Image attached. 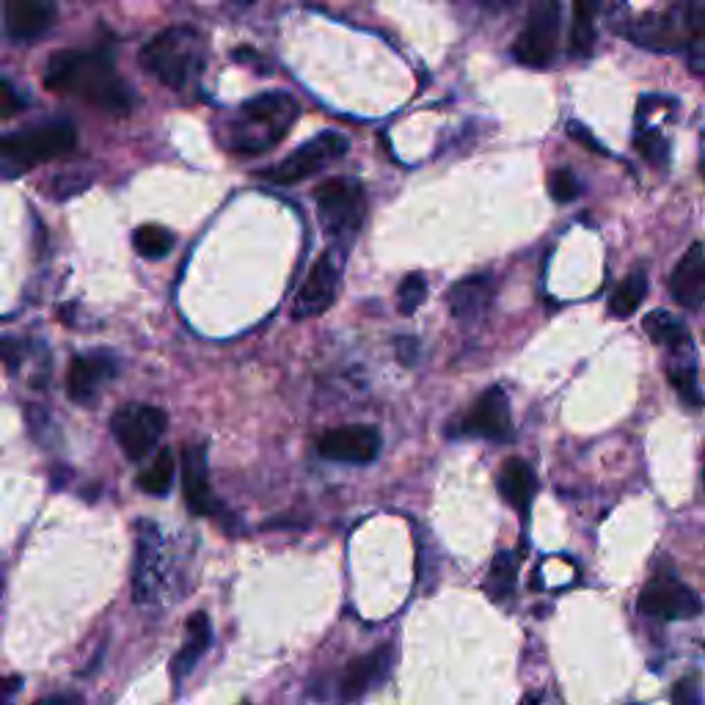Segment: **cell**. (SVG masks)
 <instances>
[{
    "mask_svg": "<svg viewBox=\"0 0 705 705\" xmlns=\"http://www.w3.org/2000/svg\"><path fill=\"white\" fill-rule=\"evenodd\" d=\"M42 83L58 94H80L91 105L102 108L105 113L122 116L130 111V94L127 86L113 69V61L108 53H56L51 64L45 67Z\"/></svg>",
    "mask_w": 705,
    "mask_h": 705,
    "instance_id": "cell-1",
    "label": "cell"
},
{
    "mask_svg": "<svg viewBox=\"0 0 705 705\" xmlns=\"http://www.w3.org/2000/svg\"><path fill=\"white\" fill-rule=\"evenodd\" d=\"M298 113H301V108L284 91H268V94L254 97L232 122L230 146L237 155H259V152L273 149L290 133Z\"/></svg>",
    "mask_w": 705,
    "mask_h": 705,
    "instance_id": "cell-2",
    "label": "cell"
},
{
    "mask_svg": "<svg viewBox=\"0 0 705 705\" xmlns=\"http://www.w3.org/2000/svg\"><path fill=\"white\" fill-rule=\"evenodd\" d=\"M141 64L168 89H188L204 69L202 34L197 29H188V25L163 31L155 40L146 42V47L141 51Z\"/></svg>",
    "mask_w": 705,
    "mask_h": 705,
    "instance_id": "cell-3",
    "label": "cell"
},
{
    "mask_svg": "<svg viewBox=\"0 0 705 705\" xmlns=\"http://www.w3.org/2000/svg\"><path fill=\"white\" fill-rule=\"evenodd\" d=\"M703 0H683V3H675V7L664 9V12L645 14V18L620 23L617 31L631 45L642 47V51L686 53L694 29H697L700 18H703Z\"/></svg>",
    "mask_w": 705,
    "mask_h": 705,
    "instance_id": "cell-4",
    "label": "cell"
},
{
    "mask_svg": "<svg viewBox=\"0 0 705 705\" xmlns=\"http://www.w3.org/2000/svg\"><path fill=\"white\" fill-rule=\"evenodd\" d=\"M75 146L72 124L58 122L25 133L0 135V180H14L31 171L36 163L56 160Z\"/></svg>",
    "mask_w": 705,
    "mask_h": 705,
    "instance_id": "cell-5",
    "label": "cell"
},
{
    "mask_svg": "<svg viewBox=\"0 0 705 705\" xmlns=\"http://www.w3.org/2000/svg\"><path fill=\"white\" fill-rule=\"evenodd\" d=\"M314 199H317V219L325 235L339 243L342 251H345L365 224V186L352 177H334L317 188Z\"/></svg>",
    "mask_w": 705,
    "mask_h": 705,
    "instance_id": "cell-6",
    "label": "cell"
},
{
    "mask_svg": "<svg viewBox=\"0 0 705 705\" xmlns=\"http://www.w3.org/2000/svg\"><path fill=\"white\" fill-rule=\"evenodd\" d=\"M166 544L155 521H135V560H133V598L146 606L160 598L166 584Z\"/></svg>",
    "mask_w": 705,
    "mask_h": 705,
    "instance_id": "cell-7",
    "label": "cell"
},
{
    "mask_svg": "<svg viewBox=\"0 0 705 705\" xmlns=\"http://www.w3.org/2000/svg\"><path fill=\"white\" fill-rule=\"evenodd\" d=\"M560 45V0H533L524 34L513 47L515 61L524 67H549Z\"/></svg>",
    "mask_w": 705,
    "mask_h": 705,
    "instance_id": "cell-8",
    "label": "cell"
},
{
    "mask_svg": "<svg viewBox=\"0 0 705 705\" xmlns=\"http://www.w3.org/2000/svg\"><path fill=\"white\" fill-rule=\"evenodd\" d=\"M166 427H168L166 411L155 409V405H144V403L124 405V409H119L111 419L113 438H116L122 452L127 455V460H133V463H138V460L149 458V455L155 452V447L160 444Z\"/></svg>",
    "mask_w": 705,
    "mask_h": 705,
    "instance_id": "cell-9",
    "label": "cell"
},
{
    "mask_svg": "<svg viewBox=\"0 0 705 705\" xmlns=\"http://www.w3.org/2000/svg\"><path fill=\"white\" fill-rule=\"evenodd\" d=\"M350 149V141L342 133H334V130H325V133L314 135L306 144L298 146L292 155H287L279 166L268 168L262 174L268 182H276V186H292V182H301L312 174L323 171L325 166H331L334 160L347 155Z\"/></svg>",
    "mask_w": 705,
    "mask_h": 705,
    "instance_id": "cell-10",
    "label": "cell"
},
{
    "mask_svg": "<svg viewBox=\"0 0 705 705\" xmlns=\"http://www.w3.org/2000/svg\"><path fill=\"white\" fill-rule=\"evenodd\" d=\"M637 606L653 620H692L703 612V598L672 573H656L639 593Z\"/></svg>",
    "mask_w": 705,
    "mask_h": 705,
    "instance_id": "cell-11",
    "label": "cell"
},
{
    "mask_svg": "<svg viewBox=\"0 0 705 705\" xmlns=\"http://www.w3.org/2000/svg\"><path fill=\"white\" fill-rule=\"evenodd\" d=\"M339 248H331V251L320 254L317 262L309 270L306 281L301 284L295 295V306H292V314L298 320L320 317V314L328 312L334 306L336 295H339V281H342V257Z\"/></svg>",
    "mask_w": 705,
    "mask_h": 705,
    "instance_id": "cell-12",
    "label": "cell"
},
{
    "mask_svg": "<svg viewBox=\"0 0 705 705\" xmlns=\"http://www.w3.org/2000/svg\"><path fill=\"white\" fill-rule=\"evenodd\" d=\"M458 436L485 438V441H499V444L513 441L515 427H513V416H510V400L502 387L485 389V392L474 400V405H471V411L466 414V419L460 422Z\"/></svg>",
    "mask_w": 705,
    "mask_h": 705,
    "instance_id": "cell-13",
    "label": "cell"
},
{
    "mask_svg": "<svg viewBox=\"0 0 705 705\" xmlns=\"http://www.w3.org/2000/svg\"><path fill=\"white\" fill-rule=\"evenodd\" d=\"M381 433L370 425H345L323 433L317 441V452L334 463L365 466L381 455Z\"/></svg>",
    "mask_w": 705,
    "mask_h": 705,
    "instance_id": "cell-14",
    "label": "cell"
},
{
    "mask_svg": "<svg viewBox=\"0 0 705 705\" xmlns=\"http://www.w3.org/2000/svg\"><path fill=\"white\" fill-rule=\"evenodd\" d=\"M623 14H626V0H573L571 56H593L595 40H598V20H609L615 29H620Z\"/></svg>",
    "mask_w": 705,
    "mask_h": 705,
    "instance_id": "cell-15",
    "label": "cell"
},
{
    "mask_svg": "<svg viewBox=\"0 0 705 705\" xmlns=\"http://www.w3.org/2000/svg\"><path fill=\"white\" fill-rule=\"evenodd\" d=\"M394 664V650L389 648H376L370 653L359 656V659H352L350 664L342 670L339 675V697L345 703H356L365 694H370L372 689L381 686L383 681L389 678Z\"/></svg>",
    "mask_w": 705,
    "mask_h": 705,
    "instance_id": "cell-16",
    "label": "cell"
},
{
    "mask_svg": "<svg viewBox=\"0 0 705 705\" xmlns=\"http://www.w3.org/2000/svg\"><path fill=\"white\" fill-rule=\"evenodd\" d=\"M58 9L53 0H7L3 29L14 42H34L56 25Z\"/></svg>",
    "mask_w": 705,
    "mask_h": 705,
    "instance_id": "cell-17",
    "label": "cell"
},
{
    "mask_svg": "<svg viewBox=\"0 0 705 705\" xmlns=\"http://www.w3.org/2000/svg\"><path fill=\"white\" fill-rule=\"evenodd\" d=\"M116 376V361H113L111 352H83V356H75L72 367H69L67 376V394L72 403L89 405L94 403L97 394H100L102 383L108 378Z\"/></svg>",
    "mask_w": 705,
    "mask_h": 705,
    "instance_id": "cell-18",
    "label": "cell"
},
{
    "mask_svg": "<svg viewBox=\"0 0 705 705\" xmlns=\"http://www.w3.org/2000/svg\"><path fill=\"white\" fill-rule=\"evenodd\" d=\"M496 279L493 273H471L466 279L455 281L447 292V306L455 320L460 323H471L480 320L488 312V306L496 298Z\"/></svg>",
    "mask_w": 705,
    "mask_h": 705,
    "instance_id": "cell-19",
    "label": "cell"
},
{
    "mask_svg": "<svg viewBox=\"0 0 705 705\" xmlns=\"http://www.w3.org/2000/svg\"><path fill=\"white\" fill-rule=\"evenodd\" d=\"M182 493H186L188 507L197 515H215L221 504L215 502L213 491H210V477H208V452L204 447H191L182 449Z\"/></svg>",
    "mask_w": 705,
    "mask_h": 705,
    "instance_id": "cell-20",
    "label": "cell"
},
{
    "mask_svg": "<svg viewBox=\"0 0 705 705\" xmlns=\"http://www.w3.org/2000/svg\"><path fill=\"white\" fill-rule=\"evenodd\" d=\"M670 292L683 309H700L705 301V246L694 243L686 248L670 273Z\"/></svg>",
    "mask_w": 705,
    "mask_h": 705,
    "instance_id": "cell-21",
    "label": "cell"
},
{
    "mask_svg": "<svg viewBox=\"0 0 705 705\" xmlns=\"http://www.w3.org/2000/svg\"><path fill=\"white\" fill-rule=\"evenodd\" d=\"M499 491L510 507L518 510L521 515H529V507L538 496V477H535L533 466L521 458L504 460L502 471H499Z\"/></svg>",
    "mask_w": 705,
    "mask_h": 705,
    "instance_id": "cell-22",
    "label": "cell"
},
{
    "mask_svg": "<svg viewBox=\"0 0 705 705\" xmlns=\"http://www.w3.org/2000/svg\"><path fill=\"white\" fill-rule=\"evenodd\" d=\"M210 642H213V626H210V617L204 612H193L188 617L186 626V645H182L171 659V675L174 681L182 683L193 672V667L199 664L204 653H208Z\"/></svg>",
    "mask_w": 705,
    "mask_h": 705,
    "instance_id": "cell-23",
    "label": "cell"
},
{
    "mask_svg": "<svg viewBox=\"0 0 705 705\" xmlns=\"http://www.w3.org/2000/svg\"><path fill=\"white\" fill-rule=\"evenodd\" d=\"M642 328L650 339L659 342V345L672 347V350H689V345H692L686 325H683L675 314L664 312V309L650 312L648 317H645Z\"/></svg>",
    "mask_w": 705,
    "mask_h": 705,
    "instance_id": "cell-24",
    "label": "cell"
},
{
    "mask_svg": "<svg viewBox=\"0 0 705 705\" xmlns=\"http://www.w3.org/2000/svg\"><path fill=\"white\" fill-rule=\"evenodd\" d=\"M518 566H521V557L510 549L499 551V555L493 557L491 573H488V582H485L488 595H491L493 601H502L513 593L515 582H518Z\"/></svg>",
    "mask_w": 705,
    "mask_h": 705,
    "instance_id": "cell-25",
    "label": "cell"
},
{
    "mask_svg": "<svg viewBox=\"0 0 705 705\" xmlns=\"http://www.w3.org/2000/svg\"><path fill=\"white\" fill-rule=\"evenodd\" d=\"M645 295H648V276H645V270H634L612 295L609 314L615 320H628L645 301Z\"/></svg>",
    "mask_w": 705,
    "mask_h": 705,
    "instance_id": "cell-26",
    "label": "cell"
},
{
    "mask_svg": "<svg viewBox=\"0 0 705 705\" xmlns=\"http://www.w3.org/2000/svg\"><path fill=\"white\" fill-rule=\"evenodd\" d=\"M174 474H177L174 455L168 452V449H163V452H157V458L138 474V488L144 493H152V496H166L174 485Z\"/></svg>",
    "mask_w": 705,
    "mask_h": 705,
    "instance_id": "cell-27",
    "label": "cell"
},
{
    "mask_svg": "<svg viewBox=\"0 0 705 705\" xmlns=\"http://www.w3.org/2000/svg\"><path fill=\"white\" fill-rule=\"evenodd\" d=\"M174 243H177V237L171 235L168 230H163V226H141L138 232L133 235V246L135 251L141 254L144 259H163L171 254Z\"/></svg>",
    "mask_w": 705,
    "mask_h": 705,
    "instance_id": "cell-28",
    "label": "cell"
},
{
    "mask_svg": "<svg viewBox=\"0 0 705 705\" xmlns=\"http://www.w3.org/2000/svg\"><path fill=\"white\" fill-rule=\"evenodd\" d=\"M667 378H670V387L675 389L678 398L689 405V409H703V394H700L697 387V370H694L692 361H675L667 370Z\"/></svg>",
    "mask_w": 705,
    "mask_h": 705,
    "instance_id": "cell-29",
    "label": "cell"
},
{
    "mask_svg": "<svg viewBox=\"0 0 705 705\" xmlns=\"http://www.w3.org/2000/svg\"><path fill=\"white\" fill-rule=\"evenodd\" d=\"M637 149L650 166L664 168L670 163V141L650 124H639L637 127Z\"/></svg>",
    "mask_w": 705,
    "mask_h": 705,
    "instance_id": "cell-30",
    "label": "cell"
},
{
    "mask_svg": "<svg viewBox=\"0 0 705 705\" xmlns=\"http://www.w3.org/2000/svg\"><path fill=\"white\" fill-rule=\"evenodd\" d=\"M91 186V177L86 171H67L53 177L51 186H47V197L53 202H67V199H75L78 193H83L86 188Z\"/></svg>",
    "mask_w": 705,
    "mask_h": 705,
    "instance_id": "cell-31",
    "label": "cell"
},
{
    "mask_svg": "<svg viewBox=\"0 0 705 705\" xmlns=\"http://www.w3.org/2000/svg\"><path fill=\"white\" fill-rule=\"evenodd\" d=\"M425 298H427L425 276H419V273L405 276L403 284H400V290H398L400 314H414L416 309H419L422 303H425Z\"/></svg>",
    "mask_w": 705,
    "mask_h": 705,
    "instance_id": "cell-32",
    "label": "cell"
},
{
    "mask_svg": "<svg viewBox=\"0 0 705 705\" xmlns=\"http://www.w3.org/2000/svg\"><path fill=\"white\" fill-rule=\"evenodd\" d=\"M549 191L551 197H555V202L560 204L577 202L579 193H582V182H579V177L571 171V168H557V171H551L549 177Z\"/></svg>",
    "mask_w": 705,
    "mask_h": 705,
    "instance_id": "cell-33",
    "label": "cell"
},
{
    "mask_svg": "<svg viewBox=\"0 0 705 705\" xmlns=\"http://www.w3.org/2000/svg\"><path fill=\"white\" fill-rule=\"evenodd\" d=\"M686 61H689V69H692L697 78L705 80V9H703V18H700L697 29H694L692 42H689V47H686Z\"/></svg>",
    "mask_w": 705,
    "mask_h": 705,
    "instance_id": "cell-34",
    "label": "cell"
},
{
    "mask_svg": "<svg viewBox=\"0 0 705 705\" xmlns=\"http://www.w3.org/2000/svg\"><path fill=\"white\" fill-rule=\"evenodd\" d=\"M672 705H703V692H700V678L686 675L672 686Z\"/></svg>",
    "mask_w": 705,
    "mask_h": 705,
    "instance_id": "cell-35",
    "label": "cell"
},
{
    "mask_svg": "<svg viewBox=\"0 0 705 705\" xmlns=\"http://www.w3.org/2000/svg\"><path fill=\"white\" fill-rule=\"evenodd\" d=\"M20 111H23V97H20L12 86L0 80V122L14 119Z\"/></svg>",
    "mask_w": 705,
    "mask_h": 705,
    "instance_id": "cell-36",
    "label": "cell"
},
{
    "mask_svg": "<svg viewBox=\"0 0 705 705\" xmlns=\"http://www.w3.org/2000/svg\"><path fill=\"white\" fill-rule=\"evenodd\" d=\"M568 135H571V138H577L582 146H588V149L598 152V155H606L604 146H601L598 141L593 138V133H590V130L584 127L582 122H571V124H568Z\"/></svg>",
    "mask_w": 705,
    "mask_h": 705,
    "instance_id": "cell-37",
    "label": "cell"
},
{
    "mask_svg": "<svg viewBox=\"0 0 705 705\" xmlns=\"http://www.w3.org/2000/svg\"><path fill=\"white\" fill-rule=\"evenodd\" d=\"M20 692H23V678L20 675L0 678V705H14V700H18Z\"/></svg>",
    "mask_w": 705,
    "mask_h": 705,
    "instance_id": "cell-38",
    "label": "cell"
},
{
    "mask_svg": "<svg viewBox=\"0 0 705 705\" xmlns=\"http://www.w3.org/2000/svg\"><path fill=\"white\" fill-rule=\"evenodd\" d=\"M0 359L9 367V372H14L20 365V347L12 339H3L0 342Z\"/></svg>",
    "mask_w": 705,
    "mask_h": 705,
    "instance_id": "cell-39",
    "label": "cell"
},
{
    "mask_svg": "<svg viewBox=\"0 0 705 705\" xmlns=\"http://www.w3.org/2000/svg\"><path fill=\"white\" fill-rule=\"evenodd\" d=\"M416 350H419V342H416L414 336H403V339H398V352L403 365H414Z\"/></svg>",
    "mask_w": 705,
    "mask_h": 705,
    "instance_id": "cell-40",
    "label": "cell"
},
{
    "mask_svg": "<svg viewBox=\"0 0 705 705\" xmlns=\"http://www.w3.org/2000/svg\"><path fill=\"white\" fill-rule=\"evenodd\" d=\"M34 705H86V700L75 692H61V694H51V697L40 700Z\"/></svg>",
    "mask_w": 705,
    "mask_h": 705,
    "instance_id": "cell-41",
    "label": "cell"
},
{
    "mask_svg": "<svg viewBox=\"0 0 705 705\" xmlns=\"http://www.w3.org/2000/svg\"><path fill=\"white\" fill-rule=\"evenodd\" d=\"M480 3L488 9H502V7H507L510 0H480Z\"/></svg>",
    "mask_w": 705,
    "mask_h": 705,
    "instance_id": "cell-42",
    "label": "cell"
},
{
    "mask_svg": "<svg viewBox=\"0 0 705 705\" xmlns=\"http://www.w3.org/2000/svg\"><path fill=\"white\" fill-rule=\"evenodd\" d=\"M521 705H540V697L538 694H526V697L521 700Z\"/></svg>",
    "mask_w": 705,
    "mask_h": 705,
    "instance_id": "cell-43",
    "label": "cell"
},
{
    "mask_svg": "<svg viewBox=\"0 0 705 705\" xmlns=\"http://www.w3.org/2000/svg\"><path fill=\"white\" fill-rule=\"evenodd\" d=\"M703 168H705V135H703Z\"/></svg>",
    "mask_w": 705,
    "mask_h": 705,
    "instance_id": "cell-44",
    "label": "cell"
},
{
    "mask_svg": "<svg viewBox=\"0 0 705 705\" xmlns=\"http://www.w3.org/2000/svg\"><path fill=\"white\" fill-rule=\"evenodd\" d=\"M703 491H705V460H703Z\"/></svg>",
    "mask_w": 705,
    "mask_h": 705,
    "instance_id": "cell-45",
    "label": "cell"
},
{
    "mask_svg": "<svg viewBox=\"0 0 705 705\" xmlns=\"http://www.w3.org/2000/svg\"><path fill=\"white\" fill-rule=\"evenodd\" d=\"M703 3H705V0H703Z\"/></svg>",
    "mask_w": 705,
    "mask_h": 705,
    "instance_id": "cell-46",
    "label": "cell"
}]
</instances>
